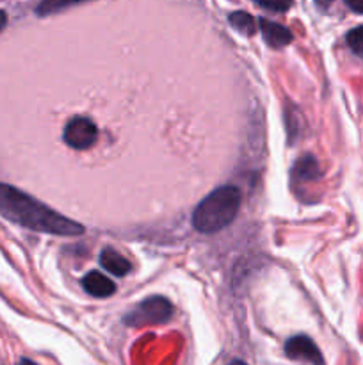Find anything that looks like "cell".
Returning <instances> with one entry per match:
<instances>
[{
    "instance_id": "obj_5",
    "label": "cell",
    "mask_w": 363,
    "mask_h": 365,
    "mask_svg": "<svg viewBox=\"0 0 363 365\" xmlns=\"http://www.w3.org/2000/svg\"><path fill=\"white\" fill-rule=\"evenodd\" d=\"M285 355L292 360H298V362L324 365V359L319 348L306 335H295V337L288 339L287 344H285Z\"/></svg>"
},
{
    "instance_id": "obj_8",
    "label": "cell",
    "mask_w": 363,
    "mask_h": 365,
    "mask_svg": "<svg viewBox=\"0 0 363 365\" xmlns=\"http://www.w3.org/2000/svg\"><path fill=\"white\" fill-rule=\"evenodd\" d=\"M100 266L109 273L116 274V277H125L132 269L130 262L112 248H105L100 253Z\"/></svg>"
},
{
    "instance_id": "obj_13",
    "label": "cell",
    "mask_w": 363,
    "mask_h": 365,
    "mask_svg": "<svg viewBox=\"0 0 363 365\" xmlns=\"http://www.w3.org/2000/svg\"><path fill=\"white\" fill-rule=\"evenodd\" d=\"M347 7L351 11H354V13L363 14V2H347Z\"/></svg>"
},
{
    "instance_id": "obj_7",
    "label": "cell",
    "mask_w": 363,
    "mask_h": 365,
    "mask_svg": "<svg viewBox=\"0 0 363 365\" xmlns=\"http://www.w3.org/2000/svg\"><path fill=\"white\" fill-rule=\"evenodd\" d=\"M82 287L88 294L95 296V298H109L116 292V285L110 278H107L105 274H102L100 271H91L84 277L82 280Z\"/></svg>"
},
{
    "instance_id": "obj_2",
    "label": "cell",
    "mask_w": 363,
    "mask_h": 365,
    "mask_svg": "<svg viewBox=\"0 0 363 365\" xmlns=\"http://www.w3.org/2000/svg\"><path fill=\"white\" fill-rule=\"evenodd\" d=\"M241 209V191L233 185H223L201 200L192 214V227L201 234H216L230 227Z\"/></svg>"
},
{
    "instance_id": "obj_12",
    "label": "cell",
    "mask_w": 363,
    "mask_h": 365,
    "mask_svg": "<svg viewBox=\"0 0 363 365\" xmlns=\"http://www.w3.org/2000/svg\"><path fill=\"white\" fill-rule=\"evenodd\" d=\"M258 7L267 11H285L290 7V4H270V2H258Z\"/></svg>"
},
{
    "instance_id": "obj_1",
    "label": "cell",
    "mask_w": 363,
    "mask_h": 365,
    "mask_svg": "<svg viewBox=\"0 0 363 365\" xmlns=\"http://www.w3.org/2000/svg\"><path fill=\"white\" fill-rule=\"evenodd\" d=\"M0 216L9 220L11 223L41 232V234L63 235V237H75V235L84 234L82 225L60 216L45 203L2 182H0Z\"/></svg>"
},
{
    "instance_id": "obj_15",
    "label": "cell",
    "mask_w": 363,
    "mask_h": 365,
    "mask_svg": "<svg viewBox=\"0 0 363 365\" xmlns=\"http://www.w3.org/2000/svg\"><path fill=\"white\" fill-rule=\"evenodd\" d=\"M18 365H38V364L32 362V360H28V359H21L20 362H18Z\"/></svg>"
},
{
    "instance_id": "obj_14",
    "label": "cell",
    "mask_w": 363,
    "mask_h": 365,
    "mask_svg": "<svg viewBox=\"0 0 363 365\" xmlns=\"http://www.w3.org/2000/svg\"><path fill=\"white\" fill-rule=\"evenodd\" d=\"M6 24H7V14H6V11L0 9V32L4 31V27H6Z\"/></svg>"
},
{
    "instance_id": "obj_11",
    "label": "cell",
    "mask_w": 363,
    "mask_h": 365,
    "mask_svg": "<svg viewBox=\"0 0 363 365\" xmlns=\"http://www.w3.org/2000/svg\"><path fill=\"white\" fill-rule=\"evenodd\" d=\"M345 39H347V45L352 50V53H356V56L363 59V25L349 31Z\"/></svg>"
},
{
    "instance_id": "obj_4",
    "label": "cell",
    "mask_w": 363,
    "mask_h": 365,
    "mask_svg": "<svg viewBox=\"0 0 363 365\" xmlns=\"http://www.w3.org/2000/svg\"><path fill=\"white\" fill-rule=\"evenodd\" d=\"M64 143L73 150H88L91 148L98 138V128L89 118H73L68 121L64 128Z\"/></svg>"
},
{
    "instance_id": "obj_6",
    "label": "cell",
    "mask_w": 363,
    "mask_h": 365,
    "mask_svg": "<svg viewBox=\"0 0 363 365\" xmlns=\"http://www.w3.org/2000/svg\"><path fill=\"white\" fill-rule=\"evenodd\" d=\"M260 31H262L263 39L269 46L273 48H281V46H287L292 41V32L287 27H283L281 24H276L273 20H267V18H260Z\"/></svg>"
},
{
    "instance_id": "obj_10",
    "label": "cell",
    "mask_w": 363,
    "mask_h": 365,
    "mask_svg": "<svg viewBox=\"0 0 363 365\" xmlns=\"http://www.w3.org/2000/svg\"><path fill=\"white\" fill-rule=\"evenodd\" d=\"M230 24L233 25V29H237L242 34H253L256 31L255 29V18L251 14L244 13V11H235L230 14Z\"/></svg>"
},
{
    "instance_id": "obj_16",
    "label": "cell",
    "mask_w": 363,
    "mask_h": 365,
    "mask_svg": "<svg viewBox=\"0 0 363 365\" xmlns=\"http://www.w3.org/2000/svg\"><path fill=\"white\" fill-rule=\"evenodd\" d=\"M228 365H246V364L241 362V360H233V362H230Z\"/></svg>"
},
{
    "instance_id": "obj_3",
    "label": "cell",
    "mask_w": 363,
    "mask_h": 365,
    "mask_svg": "<svg viewBox=\"0 0 363 365\" xmlns=\"http://www.w3.org/2000/svg\"><path fill=\"white\" fill-rule=\"evenodd\" d=\"M171 316H173V305L162 296H153V298H146L144 302L139 303L125 317V323L128 327H149V324L167 323Z\"/></svg>"
},
{
    "instance_id": "obj_9",
    "label": "cell",
    "mask_w": 363,
    "mask_h": 365,
    "mask_svg": "<svg viewBox=\"0 0 363 365\" xmlns=\"http://www.w3.org/2000/svg\"><path fill=\"white\" fill-rule=\"evenodd\" d=\"M294 175L298 178H305V180H312L319 175V166H317L315 159L312 155H305L298 164L294 166Z\"/></svg>"
}]
</instances>
